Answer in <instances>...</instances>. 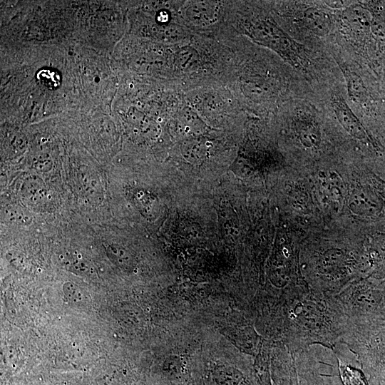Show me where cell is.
<instances>
[{
  "label": "cell",
  "instance_id": "1",
  "mask_svg": "<svg viewBox=\"0 0 385 385\" xmlns=\"http://www.w3.org/2000/svg\"><path fill=\"white\" fill-rule=\"evenodd\" d=\"M229 25L240 36L267 48L294 68H309L308 51L278 24L270 11L256 1H229Z\"/></svg>",
  "mask_w": 385,
  "mask_h": 385
},
{
  "label": "cell",
  "instance_id": "2",
  "mask_svg": "<svg viewBox=\"0 0 385 385\" xmlns=\"http://www.w3.org/2000/svg\"><path fill=\"white\" fill-rule=\"evenodd\" d=\"M244 39L237 44L233 67L225 86L245 112H274L282 99L283 84L275 67L255 56Z\"/></svg>",
  "mask_w": 385,
  "mask_h": 385
},
{
  "label": "cell",
  "instance_id": "3",
  "mask_svg": "<svg viewBox=\"0 0 385 385\" xmlns=\"http://www.w3.org/2000/svg\"><path fill=\"white\" fill-rule=\"evenodd\" d=\"M229 1H183L178 15L194 34L218 38L229 32Z\"/></svg>",
  "mask_w": 385,
  "mask_h": 385
},
{
  "label": "cell",
  "instance_id": "4",
  "mask_svg": "<svg viewBox=\"0 0 385 385\" xmlns=\"http://www.w3.org/2000/svg\"><path fill=\"white\" fill-rule=\"evenodd\" d=\"M184 96L204 121L233 119L245 112L232 92L221 83L192 88L185 92Z\"/></svg>",
  "mask_w": 385,
  "mask_h": 385
},
{
  "label": "cell",
  "instance_id": "5",
  "mask_svg": "<svg viewBox=\"0 0 385 385\" xmlns=\"http://www.w3.org/2000/svg\"><path fill=\"white\" fill-rule=\"evenodd\" d=\"M274 8L271 10L272 16L275 18L292 17L293 22H296L300 27L307 32L317 36L324 37L328 35L334 27L335 23L334 16L323 7L311 5L302 7L297 11L290 12L282 8L279 3L274 4Z\"/></svg>",
  "mask_w": 385,
  "mask_h": 385
},
{
  "label": "cell",
  "instance_id": "6",
  "mask_svg": "<svg viewBox=\"0 0 385 385\" xmlns=\"http://www.w3.org/2000/svg\"><path fill=\"white\" fill-rule=\"evenodd\" d=\"M337 61L346 84L349 98L362 109L372 111L375 99L363 77L349 63L341 59Z\"/></svg>",
  "mask_w": 385,
  "mask_h": 385
},
{
  "label": "cell",
  "instance_id": "7",
  "mask_svg": "<svg viewBox=\"0 0 385 385\" xmlns=\"http://www.w3.org/2000/svg\"><path fill=\"white\" fill-rule=\"evenodd\" d=\"M220 332L240 351L253 356L257 354L263 339L250 325H228Z\"/></svg>",
  "mask_w": 385,
  "mask_h": 385
},
{
  "label": "cell",
  "instance_id": "8",
  "mask_svg": "<svg viewBox=\"0 0 385 385\" xmlns=\"http://www.w3.org/2000/svg\"><path fill=\"white\" fill-rule=\"evenodd\" d=\"M331 104L338 121L349 133L359 139L372 142L369 140L371 138L358 117L342 96H334Z\"/></svg>",
  "mask_w": 385,
  "mask_h": 385
},
{
  "label": "cell",
  "instance_id": "9",
  "mask_svg": "<svg viewBox=\"0 0 385 385\" xmlns=\"http://www.w3.org/2000/svg\"><path fill=\"white\" fill-rule=\"evenodd\" d=\"M270 344L262 339L257 354L255 356L254 373L257 385H272L270 375Z\"/></svg>",
  "mask_w": 385,
  "mask_h": 385
},
{
  "label": "cell",
  "instance_id": "10",
  "mask_svg": "<svg viewBox=\"0 0 385 385\" xmlns=\"http://www.w3.org/2000/svg\"><path fill=\"white\" fill-rule=\"evenodd\" d=\"M212 377L217 385H250L240 371L228 364H215Z\"/></svg>",
  "mask_w": 385,
  "mask_h": 385
},
{
  "label": "cell",
  "instance_id": "11",
  "mask_svg": "<svg viewBox=\"0 0 385 385\" xmlns=\"http://www.w3.org/2000/svg\"><path fill=\"white\" fill-rule=\"evenodd\" d=\"M106 254L109 260L120 268L128 270L133 267V259L131 255L118 245H109L106 249Z\"/></svg>",
  "mask_w": 385,
  "mask_h": 385
},
{
  "label": "cell",
  "instance_id": "12",
  "mask_svg": "<svg viewBox=\"0 0 385 385\" xmlns=\"http://www.w3.org/2000/svg\"><path fill=\"white\" fill-rule=\"evenodd\" d=\"M63 292L67 299L73 304L83 305L89 301L88 294L82 287L72 282L63 284Z\"/></svg>",
  "mask_w": 385,
  "mask_h": 385
},
{
  "label": "cell",
  "instance_id": "13",
  "mask_svg": "<svg viewBox=\"0 0 385 385\" xmlns=\"http://www.w3.org/2000/svg\"><path fill=\"white\" fill-rule=\"evenodd\" d=\"M93 174H80L81 177L82 185L84 186L85 189L93 195L95 197H100L101 190V183L98 179L93 176Z\"/></svg>",
  "mask_w": 385,
  "mask_h": 385
},
{
  "label": "cell",
  "instance_id": "14",
  "mask_svg": "<svg viewBox=\"0 0 385 385\" xmlns=\"http://www.w3.org/2000/svg\"><path fill=\"white\" fill-rule=\"evenodd\" d=\"M342 371V376L343 381L346 383V385H364L363 383L358 382L363 381L360 376L359 372L356 370H354L347 366L340 367Z\"/></svg>",
  "mask_w": 385,
  "mask_h": 385
},
{
  "label": "cell",
  "instance_id": "15",
  "mask_svg": "<svg viewBox=\"0 0 385 385\" xmlns=\"http://www.w3.org/2000/svg\"><path fill=\"white\" fill-rule=\"evenodd\" d=\"M123 312L125 319H129L134 324H140L142 318L141 312L137 307L132 305L123 307Z\"/></svg>",
  "mask_w": 385,
  "mask_h": 385
},
{
  "label": "cell",
  "instance_id": "16",
  "mask_svg": "<svg viewBox=\"0 0 385 385\" xmlns=\"http://www.w3.org/2000/svg\"><path fill=\"white\" fill-rule=\"evenodd\" d=\"M24 213H22L20 210H17L16 209H10L8 210V215L6 216L8 217V219L9 220H14L20 222L21 220L25 221L24 219L21 218Z\"/></svg>",
  "mask_w": 385,
  "mask_h": 385
},
{
  "label": "cell",
  "instance_id": "17",
  "mask_svg": "<svg viewBox=\"0 0 385 385\" xmlns=\"http://www.w3.org/2000/svg\"><path fill=\"white\" fill-rule=\"evenodd\" d=\"M289 385H299L294 368H293L292 371L291 373Z\"/></svg>",
  "mask_w": 385,
  "mask_h": 385
}]
</instances>
